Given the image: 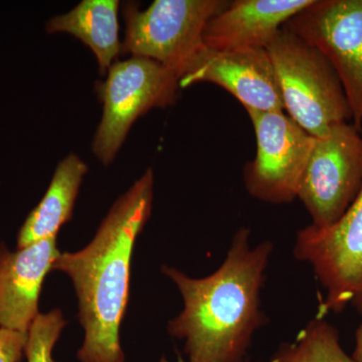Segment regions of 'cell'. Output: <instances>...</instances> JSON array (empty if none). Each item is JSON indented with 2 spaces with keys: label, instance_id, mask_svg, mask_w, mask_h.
I'll return each instance as SVG.
<instances>
[{
  "label": "cell",
  "instance_id": "4",
  "mask_svg": "<svg viewBox=\"0 0 362 362\" xmlns=\"http://www.w3.org/2000/svg\"><path fill=\"white\" fill-rule=\"evenodd\" d=\"M228 4V0H156L145 11L126 6L121 52L153 59L180 80L206 47L207 23Z\"/></svg>",
  "mask_w": 362,
  "mask_h": 362
},
{
  "label": "cell",
  "instance_id": "13",
  "mask_svg": "<svg viewBox=\"0 0 362 362\" xmlns=\"http://www.w3.org/2000/svg\"><path fill=\"white\" fill-rule=\"evenodd\" d=\"M87 173V164L77 154H69L59 162L44 197L21 228L18 249L57 237L61 226L73 216L76 199Z\"/></svg>",
  "mask_w": 362,
  "mask_h": 362
},
{
  "label": "cell",
  "instance_id": "17",
  "mask_svg": "<svg viewBox=\"0 0 362 362\" xmlns=\"http://www.w3.org/2000/svg\"><path fill=\"white\" fill-rule=\"evenodd\" d=\"M28 338V333L0 327V362H21Z\"/></svg>",
  "mask_w": 362,
  "mask_h": 362
},
{
  "label": "cell",
  "instance_id": "12",
  "mask_svg": "<svg viewBox=\"0 0 362 362\" xmlns=\"http://www.w3.org/2000/svg\"><path fill=\"white\" fill-rule=\"evenodd\" d=\"M314 0H235L207 23L204 45L216 51L267 49L276 35Z\"/></svg>",
  "mask_w": 362,
  "mask_h": 362
},
{
  "label": "cell",
  "instance_id": "8",
  "mask_svg": "<svg viewBox=\"0 0 362 362\" xmlns=\"http://www.w3.org/2000/svg\"><path fill=\"white\" fill-rule=\"evenodd\" d=\"M256 156L244 168V183L254 199L273 204L297 199L302 175L316 138L284 111L247 110Z\"/></svg>",
  "mask_w": 362,
  "mask_h": 362
},
{
  "label": "cell",
  "instance_id": "15",
  "mask_svg": "<svg viewBox=\"0 0 362 362\" xmlns=\"http://www.w3.org/2000/svg\"><path fill=\"white\" fill-rule=\"evenodd\" d=\"M269 362L356 361L343 350L337 328L318 315L294 341L281 344Z\"/></svg>",
  "mask_w": 362,
  "mask_h": 362
},
{
  "label": "cell",
  "instance_id": "18",
  "mask_svg": "<svg viewBox=\"0 0 362 362\" xmlns=\"http://www.w3.org/2000/svg\"><path fill=\"white\" fill-rule=\"evenodd\" d=\"M351 357L356 362H362V323L356 330V347H354Z\"/></svg>",
  "mask_w": 362,
  "mask_h": 362
},
{
  "label": "cell",
  "instance_id": "1",
  "mask_svg": "<svg viewBox=\"0 0 362 362\" xmlns=\"http://www.w3.org/2000/svg\"><path fill=\"white\" fill-rule=\"evenodd\" d=\"M274 245L251 246V230L233 235L225 261L204 278L163 266L177 287L182 311L169 321L170 337L185 341L187 362H245L252 337L268 323L261 309V291Z\"/></svg>",
  "mask_w": 362,
  "mask_h": 362
},
{
  "label": "cell",
  "instance_id": "9",
  "mask_svg": "<svg viewBox=\"0 0 362 362\" xmlns=\"http://www.w3.org/2000/svg\"><path fill=\"white\" fill-rule=\"evenodd\" d=\"M284 28L330 62L349 100L352 125L362 135V0H314Z\"/></svg>",
  "mask_w": 362,
  "mask_h": 362
},
{
  "label": "cell",
  "instance_id": "11",
  "mask_svg": "<svg viewBox=\"0 0 362 362\" xmlns=\"http://www.w3.org/2000/svg\"><path fill=\"white\" fill-rule=\"evenodd\" d=\"M59 254L57 237L13 252L0 247V327L28 333L40 314L42 282Z\"/></svg>",
  "mask_w": 362,
  "mask_h": 362
},
{
  "label": "cell",
  "instance_id": "16",
  "mask_svg": "<svg viewBox=\"0 0 362 362\" xmlns=\"http://www.w3.org/2000/svg\"><path fill=\"white\" fill-rule=\"evenodd\" d=\"M66 323L59 309L37 315L28 333L25 352L28 362H57L52 350Z\"/></svg>",
  "mask_w": 362,
  "mask_h": 362
},
{
  "label": "cell",
  "instance_id": "3",
  "mask_svg": "<svg viewBox=\"0 0 362 362\" xmlns=\"http://www.w3.org/2000/svg\"><path fill=\"white\" fill-rule=\"evenodd\" d=\"M266 49L284 111L300 127L320 138L334 126L352 120L337 71L316 47L283 28Z\"/></svg>",
  "mask_w": 362,
  "mask_h": 362
},
{
  "label": "cell",
  "instance_id": "2",
  "mask_svg": "<svg viewBox=\"0 0 362 362\" xmlns=\"http://www.w3.org/2000/svg\"><path fill=\"white\" fill-rule=\"evenodd\" d=\"M153 169L117 199L84 249L63 252L52 265L71 278L85 339L80 362H124L121 323L129 302L131 259L153 204Z\"/></svg>",
  "mask_w": 362,
  "mask_h": 362
},
{
  "label": "cell",
  "instance_id": "10",
  "mask_svg": "<svg viewBox=\"0 0 362 362\" xmlns=\"http://www.w3.org/2000/svg\"><path fill=\"white\" fill-rule=\"evenodd\" d=\"M211 83L247 110L284 111L275 69L266 49L216 51L204 47L180 80L181 89Z\"/></svg>",
  "mask_w": 362,
  "mask_h": 362
},
{
  "label": "cell",
  "instance_id": "6",
  "mask_svg": "<svg viewBox=\"0 0 362 362\" xmlns=\"http://www.w3.org/2000/svg\"><path fill=\"white\" fill-rule=\"evenodd\" d=\"M293 252L312 267L325 289L318 315L341 313L349 306L362 314V189L332 226L298 230Z\"/></svg>",
  "mask_w": 362,
  "mask_h": 362
},
{
  "label": "cell",
  "instance_id": "14",
  "mask_svg": "<svg viewBox=\"0 0 362 362\" xmlns=\"http://www.w3.org/2000/svg\"><path fill=\"white\" fill-rule=\"evenodd\" d=\"M118 8V0H83L69 13L51 18L45 28L49 33H70L84 42L105 71L121 52Z\"/></svg>",
  "mask_w": 362,
  "mask_h": 362
},
{
  "label": "cell",
  "instance_id": "5",
  "mask_svg": "<svg viewBox=\"0 0 362 362\" xmlns=\"http://www.w3.org/2000/svg\"><path fill=\"white\" fill-rule=\"evenodd\" d=\"M178 89L177 75L153 59L115 62L102 90L103 115L93 141L97 158L104 165L113 162L133 123L151 109L173 104Z\"/></svg>",
  "mask_w": 362,
  "mask_h": 362
},
{
  "label": "cell",
  "instance_id": "7",
  "mask_svg": "<svg viewBox=\"0 0 362 362\" xmlns=\"http://www.w3.org/2000/svg\"><path fill=\"white\" fill-rule=\"evenodd\" d=\"M361 189L362 135L352 124H339L316 138L297 199L310 214L311 226L326 228L341 218Z\"/></svg>",
  "mask_w": 362,
  "mask_h": 362
}]
</instances>
